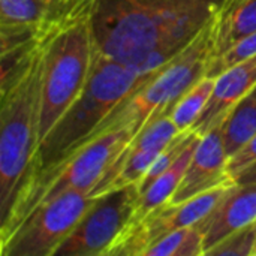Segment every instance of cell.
<instances>
[{"mask_svg": "<svg viewBox=\"0 0 256 256\" xmlns=\"http://www.w3.org/2000/svg\"><path fill=\"white\" fill-rule=\"evenodd\" d=\"M238 184H249V183H256V162L250 165L248 170H244L236 180Z\"/></svg>", "mask_w": 256, "mask_h": 256, "instance_id": "7402d4cb", "label": "cell"}, {"mask_svg": "<svg viewBox=\"0 0 256 256\" xmlns=\"http://www.w3.org/2000/svg\"><path fill=\"white\" fill-rule=\"evenodd\" d=\"M222 126L230 159L256 134V86L230 111Z\"/></svg>", "mask_w": 256, "mask_h": 256, "instance_id": "2e32d148", "label": "cell"}, {"mask_svg": "<svg viewBox=\"0 0 256 256\" xmlns=\"http://www.w3.org/2000/svg\"><path fill=\"white\" fill-rule=\"evenodd\" d=\"M222 123L201 136L186 174L170 200L171 204H180L218 186L236 183L228 172V154Z\"/></svg>", "mask_w": 256, "mask_h": 256, "instance_id": "8fae6325", "label": "cell"}, {"mask_svg": "<svg viewBox=\"0 0 256 256\" xmlns=\"http://www.w3.org/2000/svg\"><path fill=\"white\" fill-rule=\"evenodd\" d=\"M256 162V134L234 154L228 159V172L237 180V177Z\"/></svg>", "mask_w": 256, "mask_h": 256, "instance_id": "44dd1931", "label": "cell"}, {"mask_svg": "<svg viewBox=\"0 0 256 256\" xmlns=\"http://www.w3.org/2000/svg\"><path fill=\"white\" fill-rule=\"evenodd\" d=\"M212 28L213 21L162 68L142 75L134 90L99 124L87 142L108 130L123 128H129L135 138L153 117L162 112L171 114L183 93L207 74L213 57Z\"/></svg>", "mask_w": 256, "mask_h": 256, "instance_id": "277c9868", "label": "cell"}, {"mask_svg": "<svg viewBox=\"0 0 256 256\" xmlns=\"http://www.w3.org/2000/svg\"><path fill=\"white\" fill-rule=\"evenodd\" d=\"M256 220V183H234L196 228L204 238V255Z\"/></svg>", "mask_w": 256, "mask_h": 256, "instance_id": "7c38bea8", "label": "cell"}, {"mask_svg": "<svg viewBox=\"0 0 256 256\" xmlns=\"http://www.w3.org/2000/svg\"><path fill=\"white\" fill-rule=\"evenodd\" d=\"M94 0H0L2 58H18L46 42L78 16L93 10Z\"/></svg>", "mask_w": 256, "mask_h": 256, "instance_id": "52a82bcc", "label": "cell"}, {"mask_svg": "<svg viewBox=\"0 0 256 256\" xmlns=\"http://www.w3.org/2000/svg\"><path fill=\"white\" fill-rule=\"evenodd\" d=\"M141 76L129 66L100 52L94 45L86 88L39 144L33 170L24 186L34 177L54 170L84 147L99 124L134 90Z\"/></svg>", "mask_w": 256, "mask_h": 256, "instance_id": "3957f363", "label": "cell"}, {"mask_svg": "<svg viewBox=\"0 0 256 256\" xmlns=\"http://www.w3.org/2000/svg\"><path fill=\"white\" fill-rule=\"evenodd\" d=\"M214 84L216 78L206 75L198 82H195L186 93H183V96L177 100L171 111V117L180 132L194 128L213 94Z\"/></svg>", "mask_w": 256, "mask_h": 256, "instance_id": "e0dca14e", "label": "cell"}, {"mask_svg": "<svg viewBox=\"0 0 256 256\" xmlns=\"http://www.w3.org/2000/svg\"><path fill=\"white\" fill-rule=\"evenodd\" d=\"M254 32H256V0H225L213 20L212 60L225 54Z\"/></svg>", "mask_w": 256, "mask_h": 256, "instance_id": "5bb4252c", "label": "cell"}, {"mask_svg": "<svg viewBox=\"0 0 256 256\" xmlns=\"http://www.w3.org/2000/svg\"><path fill=\"white\" fill-rule=\"evenodd\" d=\"M98 200L81 190H68L36 208L0 244L2 256H54L86 212Z\"/></svg>", "mask_w": 256, "mask_h": 256, "instance_id": "ba28073f", "label": "cell"}, {"mask_svg": "<svg viewBox=\"0 0 256 256\" xmlns=\"http://www.w3.org/2000/svg\"><path fill=\"white\" fill-rule=\"evenodd\" d=\"M134 140L129 128L108 130L76 150L54 170L28 182L20 192L6 220L0 225V244L40 206L68 190L93 194L110 165Z\"/></svg>", "mask_w": 256, "mask_h": 256, "instance_id": "5b68a950", "label": "cell"}, {"mask_svg": "<svg viewBox=\"0 0 256 256\" xmlns=\"http://www.w3.org/2000/svg\"><path fill=\"white\" fill-rule=\"evenodd\" d=\"M94 57L92 10L58 30L46 44L40 84L39 144L81 96Z\"/></svg>", "mask_w": 256, "mask_h": 256, "instance_id": "8992f818", "label": "cell"}, {"mask_svg": "<svg viewBox=\"0 0 256 256\" xmlns=\"http://www.w3.org/2000/svg\"><path fill=\"white\" fill-rule=\"evenodd\" d=\"M255 86L256 56H254L216 76L213 94L192 129L202 136L216 124H220Z\"/></svg>", "mask_w": 256, "mask_h": 256, "instance_id": "4fadbf2b", "label": "cell"}, {"mask_svg": "<svg viewBox=\"0 0 256 256\" xmlns=\"http://www.w3.org/2000/svg\"><path fill=\"white\" fill-rule=\"evenodd\" d=\"M140 198L138 184L110 189L98 196L54 256H106L129 225Z\"/></svg>", "mask_w": 256, "mask_h": 256, "instance_id": "9c48e42d", "label": "cell"}, {"mask_svg": "<svg viewBox=\"0 0 256 256\" xmlns=\"http://www.w3.org/2000/svg\"><path fill=\"white\" fill-rule=\"evenodd\" d=\"M224 2L94 0V45L140 75L156 72L214 20Z\"/></svg>", "mask_w": 256, "mask_h": 256, "instance_id": "6da1fadb", "label": "cell"}, {"mask_svg": "<svg viewBox=\"0 0 256 256\" xmlns=\"http://www.w3.org/2000/svg\"><path fill=\"white\" fill-rule=\"evenodd\" d=\"M256 56V32L252 34L246 36L244 39H242L240 42H237L234 46H231L225 54L219 56L218 58H213L208 63L207 68V76H219L222 72H225L226 69L250 58Z\"/></svg>", "mask_w": 256, "mask_h": 256, "instance_id": "ffe728a7", "label": "cell"}, {"mask_svg": "<svg viewBox=\"0 0 256 256\" xmlns=\"http://www.w3.org/2000/svg\"><path fill=\"white\" fill-rule=\"evenodd\" d=\"M48 40L34 45L14 64L2 68L0 225L27 182L38 154L42 68Z\"/></svg>", "mask_w": 256, "mask_h": 256, "instance_id": "7a4b0ae2", "label": "cell"}, {"mask_svg": "<svg viewBox=\"0 0 256 256\" xmlns=\"http://www.w3.org/2000/svg\"><path fill=\"white\" fill-rule=\"evenodd\" d=\"M194 136V129L180 132L178 135H176L172 138V141L158 154V158L154 159V162L152 164V166L148 168V171L146 172V176L140 180L138 183V190L140 195H142L154 182L156 178H159L166 170H170L172 166V164L178 159V156L184 152V148L188 147V144L190 142Z\"/></svg>", "mask_w": 256, "mask_h": 256, "instance_id": "d6986e66", "label": "cell"}, {"mask_svg": "<svg viewBox=\"0 0 256 256\" xmlns=\"http://www.w3.org/2000/svg\"><path fill=\"white\" fill-rule=\"evenodd\" d=\"M200 140H201V135H198L194 130V136H192L190 142L188 144L184 152L178 156V159L172 164V166L170 170H166L159 178H156V182L142 195H140L129 225L141 220L150 212H153L154 208L168 202L172 198L174 192L177 190L178 184L182 183V180L186 174V170L194 158V153H195V148H196Z\"/></svg>", "mask_w": 256, "mask_h": 256, "instance_id": "9a60e30c", "label": "cell"}, {"mask_svg": "<svg viewBox=\"0 0 256 256\" xmlns=\"http://www.w3.org/2000/svg\"><path fill=\"white\" fill-rule=\"evenodd\" d=\"M230 186L232 184L218 186L180 204H171L170 201L162 204L141 220L128 225L108 256H144L150 246L165 236L180 228L196 225L212 212Z\"/></svg>", "mask_w": 256, "mask_h": 256, "instance_id": "30bf717a", "label": "cell"}, {"mask_svg": "<svg viewBox=\"0 0 256 256\" xmlns=\"http://www.w3.org/2000/svg\"><path fill=\"white\" fill-rule=\"evenodd\" d=\"M204 255V238L196 225L180 228L153 246H150L144 256H201Z\"/></svg>", "mask_w": 256, "mask_h": 256, "instance_id": "ac0fdd59", "label": "cell"}]
</instances>
